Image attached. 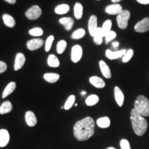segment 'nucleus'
Masks as SVG:
<instances>
[{
	"instance_id": "nucleus-29",
	"label": "nucleus",
	"mask_w": 149,
	"mask_h": 149,
	"mask_svg": "<svg viewBox=\"0 0 149 149\" xmlns=\"http://www.w3.org/2000/svg\"><path fill=\"white\" fill-rule=\"evenodd\" d=\"M86 35V31L84 29H78L74 31L71 35V38L73 40H79V39L83 38Z\"/></svg>"
},
{
	"instance_id": "nucleus-25",
	"label": "nucleus",
	"mask_w": 149,
	"mask_h": 149,
	"mask_svg": "<svg viewBox=\"0 0 149 149\" xmlns=\"http://www.w3.org/2000/svg\"><path fill=\"white\" fill-rule=\"evenodd\" d=\"M13 109V105L10 101H5L0 106V114L4 115L9 113Z\"/></svg>"
},
{
	"instance_id": "nucleus-40",
	"label": "nucleus",
	"mask_w": 149,
	"mask_h": 149,
	"mask_svg": "<svg viewBox=\"0 0 149 149\" xmlns=\"http://www.w3.org/2000/svg\"><path fill=\"white\" fill-rule=\"evenodd\" d=\"M112 46H113V48H117L119 46H120V43H119V42H117V41H115V42H113V44H112Z\"/></svg>"
},
{
	"instance_id": "nucleus-27",
	"label": "nucleus",
	"mask_w": 149,
	"mask_h": 149,
	"mask_svg": "<svg viewBox=\"0 0 149 149\" xmlns=\"http://www.w3.org/2000/svg\"><path fill=\"white\" fill-rule=\"evenodd\" d=\"M97 124L101 128H109L111 125V120L109 117H100L97 120Z\"/></svg>"
},
{
	"instance_id": "nucleus-1",
	"label": "nucleus",
	"mask_w": 149,
	"mask_h": 149,
	"mask_svg": "<svg viewBox=\"0 0 149 149\" xmlns=\"http://www.w3.org/2000/svg\"><path fill=\"white\" fill-rule=\"evenodd\" d=\"M95 132V122L91 117L77 121L73 127L74 136L77 140L86 141L92 137Z\"/></svg>"
},
{
	"instance_id": "nucleus-9",
	"label": "nucleus",
	"mask_w": 149,
	"mask_h": 149,
	"mask_svg": "<svg viewBox=\"0 0 149 149\" xmlns=\"http://www.w3.org/2000/svg\"><path fill=\"white\" fill-rule=\"evenodd\" d=\"M126 51H127L126 49H122L120 50V51H112L111 50L107 49L106 51L105 55L108 59H111V60H113V59H117L122 57L124 54L126 53Z\"/></svg>"
},
{
	"instance_id": "nucleus-6",
	"label": "nucleus",
	"mask_w": 149,
	"mask_h": 149,
	"mask_svg": "<svg viewBox=\"0 0 149 149\" xmlns=\"http://www.w3.org/2000/svg\"><path fill=\"white\" fill-rule=\"evenodd\" d=\"M83 55L82 47L79 44H76L71 48L70 59L73 63H77L81 60Z\"/></svg>"
},
{
	"instance_id": "nucleus-32",
	"label": "nucleus",
	"mask_w": 149,
	"mask_h": 149,
	"mask_svg": "<svg viewBox=\"0 0 149 149\" xmlns=\"http://www.w3.org/2000/svg\"><path fill=\"white\" fill-rule=\"evenodd\" d=\"M66 47H67L66 41L63 40L59 41L58 43H57V48H56L57 53L59 54V55L62 54L65 51Z\"/></svg>"
},
{
	"instance_id": "nucleus-4",
	"label": "nucleus",
	"mask_w": 149,
	"mask_h": 149,
	"mask_svg": "<svg viewBox=\"0 0 149 149\" xmlns=\"http://www.w3.org/2000/svg\"><path fill=\"white\" fill-rule=\"evenodd\" d=\"M130 17V13L128 10H123L117 16V23L120 29L124 30L128 27V20Z\"/></svg>"
},
{
	"instance_id": "nucleus-26",
	"label": "nucleus",
	"mask_w": 149,
	"mask_h": 149,
	"mask_svg": "<svg viewBox=\"0 0 149 149\" xmlns=\"http://www.w3.org/2000/svg\"><path fill=\"white\" fill-rule=\"evenodd\" d=\"M84 8L81 3L77 2L74 6V16L77 19L82 18Z\"/></svg>"
},
{
	"instance_id": "nucleus-22",
	"label": "nucleus",
	"mask_w": 149,
	"mask_h": 149,
	"mask_svg": "<svg viewBox=\"0 0 149 149\" xmlns=\"http://www.w3.org/2000/svg\"><path fill=\"white\" fill-rule=\"evenodd\" d=\"M47 64L48 66L52 68H57L60 65V61L55 55L51 54L48 55L47 58Z\"/></svg>"
},
{
	"instance_id": "nucleus-13",
	"label": "nucleus",
	"mask_w": 149,
	"mask_h": 149,
	"mask_svg": "<svg viewBox=\"0 0 149 149\" xmlns=\"http://www.w3.org/2000/svg\"><path fill=\"white\" fill-rule=\"evenodd\" d=\"M10 141V134L6 129L0 130V147H5Z\"/></svg>"
},
{
	"instance_id": "nucleus-11",
	"label": "nucleus",
	"mask_w": 149,
	"mask_h": 149,
	"mask_svg": "<svg viewBox=\"0 0 149 149\" xmlns=\"http://www.w3.org/2000/svg\"><path fill=\"white\" fill-rule=\"evenodd\" d=\"M97 28V16L93 15L90 17L88 22V32L91 37H93L94 35Z\"/></svg>"
},
{
	"instance_id": "nucleus-5",
	"label": "nucleus",
	"mask_w": 149,
	"mask_h": 149,
	"mask_svg": "<svg viewBox=\"0 0 149 149\" xmlns=\"http://www.w3.org/2000/svg\"><path fill=\"white\" fill-rule=\"evenodd\" d=\"M42 10L39 6L34 5L28 9L25 13V15L29 20H36L42 15Z\"/></svg>"
},
{
	"instance_id": "nucleus-28",
	"label": "nucleus",
	"mask_w": 149,
	"mask_h": 149,
	"mask_svg": "<svg viewBox=\"0 0 149 149\" xmlns=\"http://www.w3.org/2000/svg\"><path fill=\"white\" fill-rule=\"evenodd\" d=\"M100 101V98L97 95H91L88 97L86 99V104L88 107H93V106L96 105Z\"/></svg>"
},
{
	"instance_id": "nucleus-16",
	"label": "nucleus",
	"mask_w": 149,
	"mask_h": 149,
	"mask_svg": "<svg viewBox=\"0 0 149 149\" xmlns=\"http://www.w3.org/2000/svg\"><path fill=\"white\" fill-rule=\"evenodd\" d=\"M99 65H100V70H101L102 74L106 79H111L112 77L111 71L110 69L109 66L108 64L105 62L104 60H100L99 62Z\"/></svg>"
},
{
	"instance_id": "nucleus-19",
	"label": "nucleus",
	"mask_w": 149,
	"mask_h": 149,
	"mask_svg": "<svg viewBox=\"0 0 149 149\" xmlns=\"http://www.w3.org/2000/svg\"><path fill=\"white\" fill-rule=\"evenodd\" d=\"M44 80L47 81L48 83H55L60 78V75L58 73H55V72H46L43 76Z\"/></svg>"
},
{
	"instance_id": "nucleus-17",
	"label": "nucleus",
	"mask_w": 149,
	"mask_h": 149,
	"mask_svg": "<svg viewBox=\"0 0 149 149\" xmlns=\"http://www.w3.org/2000/svg\"><path fill=\"white\" fill-rule=\"evenodd\" d=\"M114 95H115V101H116L117 105H118L120 107H122L124 102V93H123L122 91L121 90L118 86L115 87Z\"/></svg>"
},
{
	"instance_id": "nucleus-12",
	"label": "nucleus",
	"mask_w": 149,
	"mask_h": 149,
	"mask_svg": "<svg viewBox=\"0 0 149 149\" xmlns=\"http://www.w3.org/2000/svg\"><path fill=\"white\" fill-rule=\"evenodd\" d=\"M122 10V6L119 3H113V4L109 5L105 9L106 13L109 15H119Z\"/></svg>"
},
{
	"instance_id": "nucleus-15",
	"label": "nucleus",
	"mask_w": 149,
	"mask_h": 149,
	"mask_svg": "<svg viewBox=\"0 0 149 149\" xmlns=\"http://www.w3.org/2000/svg\"><path fill=\"white\" fill-rule=\"evenodd\" d=\"M89 82L93 86L97 88H103L106 86V83L103 80V79H102L100 77H97V76H91L89 78Z\"/></svg>"
},
{
	"instance_id": "nucleus-2",
	"label": "nucleus",
	"mask_w": 149,
	"mask_h": 149,
	"mask_svg": "<svg viewBox=\"0 0 149 149\" xmlns=\"http://www.w3.org/2000/svg\"><path fill=\"white\" fill-rule=\"evenodd\" d=\"M130 120L134 132L136 135L141 136L146 133L148 127L147 121L135 109H132L130 113Z\"/></svg>"
},
{
	"instance_id": "nucleus-31",
	"label": "nucleus",
	"mask_w": 149,
	"mask_h": 149,
	"mask_svg": "<svg viewBox=\"0 0 149 149\" xmlns=\"http://www.w3.org/2000/svg\"><path fill=\"white\" fill-rule=\"evenodd\" d=\"M29 35L33 37H40L44 34V31L40 27H35L30 29L29 31Z\"/></svg>"
},
{
	"instance_id": "nucleus-39",
	"label": "nucleus",
	"mask_w": 149,
	"mask_h": 149,
	"mask_svg": "<svg viewBox=\"0 0 149 149\" xmlns=\"http://www.w3.org/2000/svg\"><path fill=\"white\" fill-rule=\"evenodd\" d=\"M141 4H149V0H137Z\"/></svg>"
},
{
	"instance_id": "nucleus-45",
	"label": "nucleus",
	"mask_w": 149,
	"mask_h": 149,
	"mask_svg": "<svg viewBox=\"0 0 149 149\" xmlns=\"http://www.w3.org/2000/svg\"><path fill=\"white\" fill-rule=\"evenodd\" d=\"M74 106H75V107H77V104H74Z\"/></svg>"
},
{
	"instance_id": "nucleus-3",
	"label": "nucleus",
	"mask_w": 149,
	"mask_h": 149,
	"mask_svg": "<svg viewBox=\"0 0 149 149\" xmlns=\"http://www.w3.org/2000/svg\"><path fill=\"white\" fill-rule=\"evenodd\" d=\"M134 109L143 117H148L149 100L144 95H139L134 103Z\"/></svg>"
},
{
	"instance_id": "nucleus-10",
	"label": "nucleus",
	"mask_w": 149,
	"mask_h": 149,
	"mask_svg": "<svg viewBox=\"0 0 149 149\" xmlns=\"http://www.w3.org/2000/svg\"><path fill=\"white\" fill-rule=\"evenodd\" d=\"M26 62V57L22 53H17L16 54L14 63V70L15 71L20 70L24 66Z\"/></svg>"
},
{
	"instance_id": "nucleus-36",
	"label": "nucleus",
	"mask_w": 149,
	"mask_h": 149,
	"mask_svg": "<svg viewBox=\"0 0 149 149\" xmlns=\"http://www.w3.org/2000/svg\"><path fill=\"white\" fill-rule=\"evenodd\" d=\"M117 37V33L113 31H111L110 32L105 35V42L106 44H108V43L113 41L114 39L116 38Z\"/></svg>"
},
{
	"instance_id": "nucleus-41",
	"label": "nucleus",
	"mask_w": 149,
	"mask_h": 149,
	"mask_svg": "<svg viewBox=\"0 0 149 149\" xmlns=\"http://www.w3.org/2000/svg\"><path fill=\"white\" fill-rule=\"evenodd\" d=\"M7 3H10V4H15L16 3V0H4Z\"/></svg>"
},
{
	"instance_id": "nucleus-30",
	"label": "nucleus",
	"mask_w": 149,
	"mask_h": 149,
	"mask_svg": "<svg viewBox=\"0 0 149 149\" xmlns=\"http://www.w3.org/2000/svg\"><path fill=\"white\" fill-rule=\"evenodd\" d=\"M74 102H75V96L74 95H71L68 97V99L66 100V102H65L64 108L65 110L68 111V110H70L71 109L72 106L74 104Z\"/></svg>"
},
{
	"instance_id": "nucleus-7",
	"label": "nucleus",
	"mask_w": 149,
	"mask_h": 149,
	"mask_svg": "<svg viewBox=\"0 0 149 149\" xmlns=\"http://www.w3.org/2000/svg\"><path fill=\"white\" fill-rule=\"evenodd\" d=\"M44 42L42 39L34 38L28 41L26 43V47L29 51H36L37 49H40L44 45Z\"/></svg>"
},
{
	"instance_id": "nucleus-37",
	"label": "nucleus",
	"mask_w": 149,
	"mask_h": 149,
	"mask_svg": "<svg viewBox=\"0 0 149 149\" xmlns=\"http://www.w3.org/2000/svg\"><path fill=\"white\" fill-rule=\"evenodd\" d=\"M120 146L121 149H131L130 148L129 141L126 139H122L120 141Z\"/></svg>"
},
{
	"instance_id": "nucleus-38",
	"label": "nucleus",
	"mask_w": 149,
	"mask_h": 149,
	"mask_svg": "<svg viewBox=\"0 0 149 149\" xmlns=\"http://www.w3.org/2000/svg\"><path fill=\"white\" fill-rule=\"evenodd\" d=\"M7 70V64L5 61H0V74L4 72Z\"/></svg>"
},
{
	"instance_id": "nucleus-24",
	"label": "nucleus",
	"mask_w": 149,
	"mask_h": 149,
	"mask_svg": "<svg viewBox=\"0 0 149 149\" xmlns=\"http://www.w3.org/2000/svg\"><path fill=\"white\" fill-rule=\"evenodd\" d=\"M69 10V5L66 4V3H61V4L57 6L55 8V13L57 15H65L68 13Z\"/></svg>"
},
{
	"instance_id": "nucleus-20",
	"label": "nucleus",
	"mask_w": 149,
	"mask_h": 149,
	"mask_svg": "<svg viewBox=\"0 0 149 149\" xmlns=\"http://www.w3.org/2000/svg\"><path fill=\"white\" fill-rule=\"evenodd\" d=\"M93 41L97 45H100L102 44L103 42V37H104L103 31H102V27H98L97 29L96 30L95 33L93 36Z\"/></svg>"
},
{
	"instance_id": "nucleus-8",
	"label": "nucleus",
	"mask_w": 149,
	"mask_h": 149,
	"mask_svg": "<svg viewBox=\"0 0 149 149\" xmlns=\"http://www.w3.org/2000/svg\"><path fill=\"white\" fill-rule=\"evenodd\" d=\"M135 31L137 33H146L149 31V18L146 17L137 22L135 26Z\"/></svg>"
},
{
	"instance_id": "nucleus-18",
	"label": "nucleus",
	"mask_w": 149,
	"mask_h": 149,
	"mask_svg": "<svg viewBox=\"0 0 149 149\" xmlns=\"http://www.w3.org/2000/svg\"><path fill=\"white\" fill-rule=\"evenodd\" d=\"M59 24L61 25L64 26V29L66 30L67 31H69L72 29L74 25V19L71 17H62L59 19Z\"/></svg>"
},
{
	"instance_id": "nucleus-14",
	"label": "nucleus",
	"mask_w": 149,
	"mask_h": 149,
	"mask_svg": "<svg viewBox=\"0 0 149 149\" xmlns=\"http://www.w3.org/2000/svg\"><path fill=\"white\" fill-rule=\"evenodd\" d=\"M25 120L27 125L30 127H33L37 124V120L35 113L33 111H29L25 114Z\"/></svg>"
},
{
	"instance_id": "nucleus-21",
	"label": "nucleus",
	"mask_w": 149,
	"mask_h": 149,
	"mask_svg": "<svg viewBox=\"0 0 149 149\" xmlns=\"http://www.w3.org/2000/svg\"><path fill=\"white\" fill-rule=\"evenodd\" d=\"M2 19L3 23L7 27L13 28L16 24V22L14 17L9 14H3L2 15Z\"/></svg>"
},
{
	"instance_id": "nucleus-34",
	"label": "nucleus",
	"mask_w": 149,
	"mask_h": 149,
	"mask_svg": "<svg viewBox=\"0 0 149 149\" xmlns=\"http://www.w3.org/2000/svg\"><path fill=\"white\" fill-rule=\"evenodd\" d=\"M133 54H134V51L133 49H131V48H130V49L127 50V51H126V53L124 54V56L122 57V62L124 63H127L130 60V59L133 57Z\"/></svg>"
},
{
	"instance_id": "nucleus-35",
	"label": "nucleus",
	"mask_w": 149,
	"mask_h": 149,
	"mask_svg": "<svg viewBox=\"0 0 149 149\" xmlns=\"http://www.w3.org/2000/svg\"><path fill=\"white\" fill-rule=\"evenodd\" d=\"M55 40V37H54L53 35H50L49 37H47L46 42L44 44H45V51L46 52H49L50 50L51 49L52 44Z\"/></svg>"
},
{
	"instance_id": "nucleus-33",
	"label": "nucleus",
	"mask_w": 149,
	"mask_h": 149,
	"mask_svg": "<svg viewBox=\"0 0 149 149\" xmlns=\"http://www.w3.org/2000/svg\"><path fill=\"white\" fill-rule=\"evenodd\" d=\"M111 28H112L111 20L110 19L106 20V21L104 22L103 25H102V31H103L104 37H105V35L108 34V33L111 31Z\"/></svg>"
},
{
	"instance_id": "nucleus-23",
	"label": "nucleus",
	"mask_w": 149,
	"mask_h": 149,
	"mask_svg": "<svg viewBox=\"0 0 149 149\" xmlns=\"http://www.w3.org/2000/svg\"><path fill=\"white\" fill-rule=\"evenodd\" d=\"M15 88H16V83L15 82V81H10V83H8L6 86L4 90L3 91L2 98H6V97L10 95L11 93L15 90Z\"/></svg>"
},
{
	"instance_id": "nucleus-43",
	"label": "nucleus",
	"mask_w": 149,
	"mask_h": 149,
	"mask_svg": "<svg viewBox=\"0 0 149 149\" xmlns=\"http://www.w3.org/2000/svg\"><path fill=\"white\" fill-rule=\"evenodd\" d=\"M81 95H85L86 94V91H81Z\"/></svg>"
},
{
	"instance_id": "nucleus-44",
	"label": "nucleus",
	"mask_w": 149,
	"mask_h": 149,
	"mask_svg": "<svg viewBox=\"0 0 149 149\" xmlns=\"http://www.w3.org/2000/svg\"><path fill=\"white\" fill-rule=\"evenodd\" d=\"M107 149H116L114 147H109V148H107Z\"/></svg>"
},
{
	"instance_id": "nucleus-42",
	"label": "nucleus",
	"mask_w": 149,
	"mask_h": 149,
	"mask_svg": "<svg viewBox=\"0 0 149 149\" xmlns=\"http://www.w3.org/2000/svg\"><path fill=\"white\" fill-rule=\"evenodd\" d=\"M120 1H122V0H111L112 2H113V3H117V2H120Z\"/></svg>"
}]
</instances>
